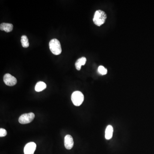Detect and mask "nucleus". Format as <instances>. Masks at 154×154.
Segmentation results:
<instances>
[{"mask_svg": "<svg viewBox=\"0 0 154 154\" xmlns=\"http://www.w3.org/2000/svg\"><path fill=\"white\" fill-rule=\"evenodd\" d=\"M35 117V114L33 113H25L19 117V123L22 124H26L30 123L33 121Z\"/></svg>", "mask_w": 154, "mask_h": 154, "instance_id": "obj_4", "label": "nucleus"}, {"mask_svg": "<svg viewBox=\"0 0 154 154\" xmlns=\"http://www.w3.org/2000/svg\"><path fill=\"white\" fill-rule=\"evenodd\" d=\"M107 17V15L104 11L98 10L94 14L93 21L95 25L100 26L105 23Z\"/></svg>", "mask_w": 154, "mask_h": 154, "instance_id": "obj_1", "label": "nucleus"}, {"mask_svg": "<svg viewBox=\"0 0 154 154\" xmlns=\"http://www.w3.org/2000/svg\"><path fill=\"white\" fill-rule=\"evenodd\" d=\"M98 72L99 73L102 75H105L107 74V69L105 68V67L100 66L99 67L98 69Z\"/></svg>", "mask_w": 154, "mask_h": 154, "instance_id": "obj_13", "label": "nucleus"}, {"mask_svg": "<svg viewBox=\"0 0 154 154\" xmlns=\"http://www.w3.org/2000/svg\"><path fill=\"white\" fill-rule=\"evenodd\" d=\"M71 100L74 105L76 106H79L84 102V95L80 91H75L72 94Z\"/></svg>", "mask_w": 154, "mask_h": 154, "instance_id": "obj_3", "label": "nucleus"}, {"mask_svg": "<svg viewBox=\"0 0 154 154\" xmlns=\"http://www.w3.org/2000/svg\"><path fill=\"white\" fill-rule=\"evenodd\" d=\"M7 134V131L4 128H0V137H5Z\"/></svg>", "mask_w": 154, "mask_h": 154, "instance_id": "obj_14", "label": "nucleus"}, {"mask_svg": "<svg viewBox=\"0 0 154 154\" xmlns=\"http://www.w3.org/2000/svg\"><path fill=\"white\" fill-rule=\"evenodd\" d=\"M14 26L12 24L10 23H3L0 25V29L1 30H4L7 33L11 32L13 30Z\"/></svg>", "mask_w": 154, "mask_h": 154, "instance_id": "obj_8", "label": "nucleus"}, {"mask_svg": "<svg viewBox=\"0 0 154 154\" xmlns=\"http://www.w3.org/2000/svg\"><path fill=\"white\" fill-rule=\"evenodd\" d=\"M113 132V127L109 125L107 127L105 130V137L106 140H109L112 138Z\"/></svg>", "mask_w": 154, "mask_h": 154, "instance_id": "obj_10", "label": "nucleus"}, {"mask_svg": "<svg viewBox=\"0 0 154 154\" xmlns=\"http://www.w3.org/2000/svg\"><path fill=\"white\" fill-rule=\"evenodd\" d=\"M21 43H22V46L25 48H27L29 47V42L28 41V37L25 35H23L21 37Z\"/></svg>", "mask_w": 154, "mask_h": 154, "instance_id": "obj_12", "label": "nucleus"}, {"mask_svg": "<svg viewBox=\"0 0 154 154\" xmlns=\"http://www.w3.org/2000/svg\"><path fill=\"white\" fill-rule=\"evenodd\" d=\"M49 48L51 52L56 55H59L62 52L60 42L56 38H54L50 41Z\"/></svg>", "mask_w": 154, "mask_h": 154, "instance_id": "obj_2", "label": "nucleus"}, {"mask_svg": "<svg viewBox=\"0 0 154 154\" xmlns=\"http://www.w3.org/2000/svg\"><path fill=\"white\" fill-rule=\"evenodd\" d=\"M4 82L5 85L9 86H14L17 84V79L10 74H6L4 75Z\"/></svg>", "mask_w": 154, "mask_h": 154, "instance_id": "obj_5", "label": "nucleus"}, {"mask_svg": "<svg viewBox=\"0 0 154 154\" xmlns=\"http://www.w3.org/2000/svg\"><path fill=\"white\" fill-rule=\"evenodd\" d=\"M74 140L73 137L70 135H66L64 138V146L67 149H71L74 146Z\"/></svg>", "mask_w": 154, "mask_h": 154, "instance_id": "obj_7", "label": "nucleus"}, {"mask_svg": "<svg viewBox=\"0 0 154 154\" xmlns=\"http://www.w3.org/2000/svg\"><path fill=\"white\" fill-rule=\"evenodd\" d=\"M86 61H87V59L84 57L77 60L75 63V66L76 69L79 71L82 68V66L85 64Z\"/></svg>", "mask_w": 154, "mask_h": 154, "instance_id": "obj_9", "label": "nucleus"}, {"mask_svg": "<svg viewBox=\"0 0 154 154\" xmlns=\"http://www.w3.org/2000/svg\"><path fill=\"white\" fill-rule=\"evenodd\" d=\"M46 87L47 85L44 82H38L35 86V90L37 92H41L46 89Z\"/></svg>", "mask_w": 154, "mask_h": 154, "instance_id": "obj_11", "label": "nucleus"}, {"mask_svg": "<svg viewBox=\"0 0 154 154\" xmlns=\"http://www.w3.org/2000/svg\"><path fill=\"white\" fill-rule=\"evenodd\" d=\"M36 145L35 143L31 142L28 143L24 148V152L25 154H34L36 150Z\"/></svg>", "mask_w": 154, "mask_h": 154, "instance_id": "obj_6", "label": "nucleus"}]
</instances>
